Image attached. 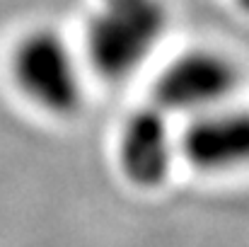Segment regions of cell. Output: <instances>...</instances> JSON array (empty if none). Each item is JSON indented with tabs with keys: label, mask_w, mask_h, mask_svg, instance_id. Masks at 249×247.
Segmentation results:
<instances>
[{
	"label": "cell",
	"mask_w": 249,
	"mask_h": 247,
	"mask_svg": "<svg viewBox=\"0 0 249 247\" xmlns=\"http://www.w3.org/2000/svg\"><path fill=\"white\" fill-rule=\"evenodd\" d=\"M242 15H249V0H230Z\"/></svg>",
	"instance_id": "6"
},
{
	"label": "cell",
	"mask_w": 249,
	"mask_h": 247,
	"mask_svg": "<svg viewBox=\"0 0 249 247\" xmlns=\"http://www.w3.org/2000/svg\"><path fill=\"white\" fill-rule=\"evenodd\" d=\"M177 133L179 126H174V116L153 102L128 112L114 141V158L121 177L143 191L162 187L179 160Z\"/></svg>",
	"instance_id": "5"
},
{
	"label": "cell",
	"mask_w": 249,
	"mask_h": 247,
	"mask_svg": "<svg viewBox=\"0 0 249 247\" xmlns=\"http://www.w3.org/2000/svg\"><path fill=\"white\" fill-rule=\"evenodd\" d=\"M240 63L215 46H189L174 54L153 78V97L169 116H196L237 97Z\"/></svg>",
	"instance_id": "3"
},
{
	"label": "cell",
	"mask_w": 249,
	"mask_h": 247,
	"mask_svg": "<svg viewBox=\"0 0 249 247\" xmlns=\"http://www.w3.org/2000/svg\"><path fill=\"white\" fill-rule=\"evenodd\" d=\"M179 160L211 177L249 170V104L235 99L184 119Z\"/></svg>",
	"instance_id": "4"
},
{
	"label": "cell",
	"mask_w": 249,
	"mask_h": 247,
	"mask_svg": "<svg viewBox=\"0 0 249 247\" xmlns=\"http://www.w3.org/2000/svg\"><path fill=\"white\" fill-rule=\"evenodd\" d=\"M167 32V0H87L78 46L89 76L121 82L148 66Z\"/></svg>",
	"instance_id": "1"
},
{
	"label": "cell",
	"mask_w": 249,
	"mask_h": 247,
	"mask_svg": "<svg viewBox=\"0 0 249 247\" xmlns=\"http://www.w3.org/2000/svg\"><path fill=\"white\" fill-rule=\"evenodd\" d=\"M15 90L41 114L71 119L87 97V66L75 39L56 27H32L17 37L7 56Z\"/></svg>",
	"instance_id": "2"
}]
</instances>
